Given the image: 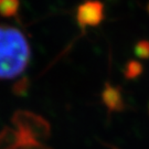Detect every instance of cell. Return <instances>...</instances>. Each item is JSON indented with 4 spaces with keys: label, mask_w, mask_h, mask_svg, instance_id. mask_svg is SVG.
Returning a JSON list of instances; mask_svg holds the SVG:
<instances>
[{
    "label": "cell",
    "mask_w": 149,
    "mask_h": 149,
    "mask_svg": "<svg viewBox=\"0 0 149 149\" xmlns=\"http://www.w3.org/2000/svg\"><path fill=\"white\" fill-rule=\"evenodd\" d=\"M31 48L19 29L0 24V80L18 77L27 70Z\"/></svg>",
    "instance_id": "6da1fadb"
},
{
    "label": "cell",
    "mask_w": 149,
    "mask_h": 149,
    "mask_svg": "<svg viewBox=\"0 0 149 149\" xmlns=\"http://www.w3.org/2000/svg\"><path fill=\"white\" fill-rule=\"evenodd\" d=\"M12 124L19 132L27 136L37 139L39 141L45 140L50 137L51 126L47 119L36 113L29 111H17L12 116Z\"/></svg>",
    "instance_id": "7a4b0ae2"
},
{
    "label": "cell",
    "mask_w": 149,
    "mask_h": 149,
    "mask_svg": "<svg viewBox=\"0 0 149 149\" xmlns=\"http://www.w3.org/2000/svg\"><path fill=\"white\" fill-rule=\"evenodd\" d=\"M76 18L82 29L97 27L104 20V5L98 0H86L79 6Z\"/></svg>",
    "instance_id": "3957f363"
},
{
    "label": "cell",
    "mask_w": 149,
    "mask_h": 149,
    "mask_svg": "<svg viewBox=\"0 0 149 149\" xmlns=\"http://www.w3.org/2000/svg\"><path fill=\"white\" fill-rule=\"evenodd\" d=\"M101 96L102 102L108 113H119L125 109V102L119 86H114L109 82H106Z\"/></svg>",
    "instance_id": "277c9868"
},
{
    "label": "cell",
    "mask_w": 149,
    "mask_h": 149,
    "mask_svg": "<svg viewBox=\"0 0 149 149\" xmlns=\"http://www.w3.org/2000/svg\"><path fill=\"white\" fill-rule=\"evenodd\" d=\"M21 139V133L11 127L0 132V149H15Z\"/></svg>",
    "instance_id": "5b68a950"
},
{
    "label": "cell",
    "mask_w": 149,
    "mask_h": 149,
    "mask_svg": "<svg viewBox=\"0 0 149 149\" xmlns=\"http://www.w3.org/2000/svg\"><path fill=\"white\" fill-rule=\"evenodd\" d=\"M143 71H144V66L140 62L136 60H129L125 64L123 72H124V76L126 80H135L143 74Z\"/></svg>",
    "instance_id": "8992f818"
},
{
    "label": "cell",
    "mask_w": 149,
    "mask_h": 149,
    "mask_svg": "<svg viewBox=\"0 0 149 149\" xmlns=\"http://www.w3.org/2000/svg\"><path fill=\"white\" fill-rule=\"evenodd\" d=\"M21 133V132H20ZM15 149H52L47 145H44L42 141H39L37 139L32 138L30 136H27L21 133V139L19 144L17 145Z\"/></svg>",
    "instance_id": "52a82bcc"
},
{
    "label": "cell",
    "mask_w": 149,
    "mask_h": 149,
    "mask_svg": "<svg viewBox=\"0 0 149 149\" xmlns=\"http://www.w3.org/2000/svg\"><path fill=\"white\" fill-rule=\"evenodd\" d=\"M19 9V0H0V15L10 18L17 15Z\"/></svg>",
    "instance_id": "ba28073f"
},
{
    "label": "cell",
    "mask_w": 149,
    "mask_h": 149,
    "mask_svg": "<svg viewBox=\"0 0 149 149\" xmlns=\"http://www.w3.org/2000/svg\"><path fill=\"white\" fill-rule=\"evenodd\" d=\"M29 87H30V80L27 76H23L13 84L12 92L15 95L23 97V96H27L28 92H29Z\"/></svg>",
    "instance_id": "9c48e42d"
},
{
    "label": "cell",
    "mask_w": 149,
    "mask_h": 149,
    "mask_svg": "<svg viewBox=\"0 0 149 149\" xmlns=\"http://www.w3.org/2000/svg\"><path fill=\"white\" fill-rule=\"evenodd\" d=\"M135 55L143 60L149 59V41L148 40H140L135 44L134 48Z\"/></svg>",
    "instance_id": "30bf717a"
},
{
    "label": "cell",
    "mask_w": 149,
    "mask_h": 149,
    "mask_svg": "<svg viewBox=\"0 0 149 149\" xmlns=\"http://www.w3.org/2000/svg\"><path fill=\"white\" fill-rule=\"evenodd\" d=\"M148 114H149V104H148Z\"/></svg>",
    "instance_id": "8fae6325"
},
{
    "label": "cell",
    "mask_w": 149,
    "mask_h": 149,
    "mask_svg": "<svg viewBox=\"0 0 149 149\" xmlns=\"http://www.w3.org/2000/svg\"><path fill=\"white\" fill-rule=\"evenodd\" d=\"M148 12H149V5H148Z\"/></svg>",
    "instance_id": "7c38bea8"
}]
</instances>
